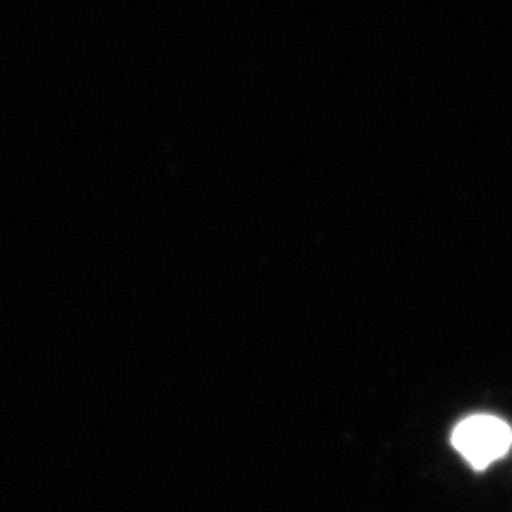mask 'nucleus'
<instances>
[{
	"instance_id": "1",
	"label": "nucleus",
	"mask_w": 512,
	"mask_h": 512,
	"mask_svg": "<svg viewBox=\"0 0 512 512\" xmlns=\"http://www.w3.org/2000/svg\"><path fill=\"white\" fill-rule=\"evenodd\" d=\"M451 442L472 468L485 470L493 461L508 455L512 446V429L498 416L472 414L455 427Z\"/></svg>"
}]
</instances>
